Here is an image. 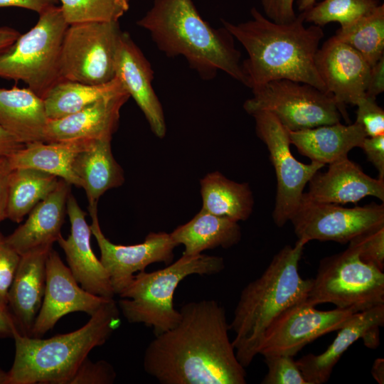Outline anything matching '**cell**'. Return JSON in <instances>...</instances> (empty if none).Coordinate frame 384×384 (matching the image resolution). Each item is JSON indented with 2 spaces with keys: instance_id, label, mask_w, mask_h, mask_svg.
<instances>
[{
  "instance_id": "40",
  "label": "cell",
  "mask_w": 384,
  "mask_h": 384,
  "mask_svg": "<svg viewBox=\"0 0 384 384\" xmlns=\"http://www.w3.org/2000/svg\"><path fill=\"white\" fill-rule=\"evenodd\" d=\"M294 0H260L265 16L277 23H287L297 17Z\"/></svg>"
},
{
  "instance_id": "15",
  "label": "cell",
  "mask_w": 384,
  "mask_h": 384,
  "mask_svg": "<svg viewBox=\"0 0 384 384\" xmlns=\"http://www.w3.org/2000/svg\"><path fill=\"white\" fill-rule=\"evenodd\" d=\"M108 300L80 287L69 267L52 248L46 260L43 299L30 336L41 338L68 314L82 311L91 316Z\"/></svg>"
},
{
  "instance_id": "29",
  "label": "cell",
  "mask_w": 384,
  "mask_h": 384,
  "mask_svg": "<svg viewBox=\"0 0 384 384\" xmlns=\"http://www.w3.org/2000/svg\"><path fill=\"white\" fill-rule=\"evenodd\" d=\"M200 186L204 210L236 222L250 216L254 198L248 183L235 182L213 171L201 180Z\"/></svg>"
},
{
  "instance_id": "2",
  "label": "cell",
  "mask_w": 384,
  "mask_h": 384,
  "mask_svg": "<svg viewBox=\"0 0 384 384\" xmlns=\"http://www.w3.org/2000/svg\"><path fill=\"white\" fill-rule=\"evenodd\" d=\"M250 14L252 19L238 24L222 20L247 51L242 62L245 85L254 90L272 80L287 79L328 93L315 65L324 35L321 27H306L304 12L287 23H275L254 7Z\"/></svg>"
},
{
  "instance_id": "17",
  "label": "cell",
  "mask_w": 384,
  "mask_h": 384,
  "mask_svg": "<svg viewBox=\"0 0 384 384\" xmlns=\"http://www.w3.org/2000/svg\"><path fill=\"white\" fill-rule=\"evenodd\" d=\"M66 210L70 233L66 239L60 235L57 242L65 255L69 269L82 289L107 299H113L115 293L109 275L90 245L92 231L85 220L86 213L71 193Z\"/></svg>"
},
{
  "instance_id": "45",
  "label": "cell",
  "mask_w": 384,
  "mask_h": 384,
  "mask_svg": "<svg viewBox=\"0 0 384 384\" xmlns=\"http://www.w3.org/2000/svg\"><path fill=\"white\" fill-rule=\"evenodd\" d=\"M24 145L0 127V156L9 157Z\"/></svg>"
},
{
  "instance_id": "50",
  "label": "cell",
  "mask_w": 384,
  "mask_h": 384,
  "mask_svg": "<svg viewBox=\"0 0 384 384\" xmlns=\"http://www.w3.org/2000/svg\"><path fill=\"white\" fill-rule=\"evenodd\" d=\"M0 384H7V373L0 368Z\"/></svg>"
},
{
  "instance_id": "31",
  "label": "cell",
  "mask_w": 384,
  "mask_h": 384,
  "mask_svg": "<svg viewBox=\"0 0 384 384\" xmlns=\"http://www.w3.org/2000/svg\"><path fill=\"white\" fill-rule=\"evenodd\" d=\"M125 90L120 80L90 85L70 80L56 83L43 99L48 119H57L77 112L94 102Z\"/></svg>"
},
{
  "instance_id": "18",
  "label": "cell",
  "mask_w": 384,
  "mask_h": 384,
  "mask_svg": "<svg viewBox=\"0 0 384 384\" xmlns=\"http://www.w3.org/2000/svg\"><path fill=\"white\" fill-rule=\"evenodd\" d=\"M383 324L384 304L353 314L323 353H309L296 361L305 380L309 384L326 383L343 354L361 338L368 348H377Z\"/></svg>"
},
{
  "instance_id": "44",
  "label": "cell",
  "mask_w": 384,
  "mask_h": 384,
  "mask_svg": "<svg viewBox=\"0 0 384 384\" xmlns=\"http://www.w3.org/2000/svg\"><path fill=\"white\" fill-rule=\"evenodd\" d=\"M58 0H0V7L16 6L37 12L38 14L56 6Z\"/></svg>"
},
{
  "instance_id": "30",
  "label": "cell",
  "mask_w": 384,
  "mask_h": 384,
  "mask_svg": "<svg viewBox=\"0 0 384 384\" xmlns=\"http://www.w3.org/2000/svg\"><path fill=\"white\" fill-rule=\"evenodd\" d=\"M59 178L31 169H11L8 180L6 218L20 223L33 208L56 188Z\"/></svg>"
},
{
  "instance_id": "22",
  "label": "cell",
  "mask_w": 384,
  "mask_h": 384,
  "mask_svg": "<svg viewBox=\"0 0 384 384\" xmlns=\"http://www.w3.org/2000/svg\"><path fill=\"white\" fill-rule=\"evenodd\" d=\"M308 183L303 196L315 202L355 203L369 196L384 201V180L369 176L348 157L330 164L324 173L318 171Z\"/></svg>"
},
{
  "instance_id": "49",
  "label": "cell",
  "mask_w": 384,
  "mask_h": 384,
  "mask_svg": "<svg viewBox=\"0 0 384 384\" xmlns=\"http://www.w3.org/2000/svg\"><path fill=\"white\" fill-rule=\"evenodd\" d=\"M317 0H298V9L303 12L311 8Z\"/></svg>"
},
{
  "instance_id": "12",
  "label": "cell",
  "mask_w": 384,
  "mask_h": 384,
  "mask_svg": "<svg viewBox=\"0 0 384 384\" xmlns=\"http://www.w3.org/2000/svg\"><path fill=\"white\" fill-rule=\"evenodd\" d=\"M295 235L311 240L348 243L360 233L384 225V205L343 207L339 204L310 201L303 195L291 217Z\"/></svg>"
},
{
  "instance_id": "24",
  "label": "cell",
  "mask_w": 384,
  "mask_h": 384,
  "mask_svg": "<svg viewBox=\"0 0 384 384\" xmlns=\"http://www.w3.org/2000/svg\"><path fill=\"white\" fill-rule=\"evenodd\" d=\"M287 132L291 144L301 154L324 165L347 158L348 152L361 147L367 137L356 122L348 125L338 122Z\"/></svg>"
},
{
  "instance_id": "46",
  "label": "cell",
  "mask_w": 384,
  "mask_h": 384,
  "mask_svg": "<svg viewBox=\"0 0 384 384\" xmlns=\"http://www.w3.org/2000/svg\"><path fill=\"white\" fill-rule=\"evenodd\" d=\"M16 329L17 326L9 309L0 306V335L13 337Z\"/></svg>"
},
{
  "instance_id": "13",
  "label": "cell",
  "mask_w": 384,
  "mask_h": 384,
  "mask_svg": "<svg viewBox=\"0 0 384 384\" xmlns=\"http://www.w3.org/2000/svg\"><path fill=\"white\" fill-rule=\"evenodd\" d=\"M351 309L335 308L321 311L305 302L289 308L267 329L258 354L294 356L316 338L338 331L355 314Z\"/></svg>"
},
{
  "instance_id": "47",
  "label": "cell",
  "mask_w": 384,
  "mask_h": 384,
  "mask_svg": "<svg viewBox=\"0 0 384 384\" xmlns=\"http://www.w3.org/2000/svg\"><path fill=\"white\" fill-rule=\"evenodd\" d=\"M21 33L16 29L0 27V55L5 52L18 38Z\"/></svg>"
},
{
  "instance_id": "25",
  "label": "cell",
  "mask_w": 384,
  "mask_h": 384,
  "mask_svg": "<svg viewBox=\"0 0 384 384\" xmlns=\"http://www.w3.org/2000/svg\"><path fill=\"white\" fill-rule=\"evenodd\" d=\"M48 122L43 98L28 87L0 88V127L22 144L45 142Z\"/></svg>"
},
{
  "instance_id": "14",
  "label": "cell",
  "mask_w": 384,
  "mask_h": 384,
  "mask_svg": "<svg viewBox=\"0 0 384 384\" xmlns=\"http://www.w3.org/2000/svg\"><path fill=\"white\" fill-rule=\"evenodd\" d=\"M92 218V233L100 250V261L106 270L115 294L132 282L134 273L144 271L153 263L169 265L174 259V250L178 246L166 232H151L144 242L132 245H116L103 234L98 220L97 207L88 208Z\"/></svg>"
},
{
  "instance_id": "48",
  "label": "cell",
  "mask_w": 384,
  "mask_h": 384,
  "mask_svg": "<svg viewBox=\"0 0 384 384\" xmlns=\"http://www.w3.org/2000/svg\"><path fill=\"white\" fill-rule=\"evenodd\" d=\"M371 374L373 378L379 383H384V359L376 358L371 368Z\"/></svg>"
},
{
  "instance_id": "34",
  "label": "cell",
  "mask_w": 384,
  "mask_h": 384,
  "mask_svg": "<svg viewBox=\"0 0 384 384\" xmlns=\"http://www.w3.org/2000/svg\"><path fill=\"white\" fill-rule=\"evenodd\" d=\"M68 24L90 21H118L131 0H58Z\"/></svg>"
},
{
  "instance_id": "38",
  "label": "cell",
  "mask_w": 384,
  "mask_h": 384,
  "mask_svg": "<svg viewBox=\"0 0 384 384\" xmlns=\"http://www.w3.org/2000/svg\"><path fill=\"white\" fill-rule=\"evenodd\" d=\"M376 98L365 96L357 104L356 120L367 137L384 134V111Z\"/></svg>"
},
{
  "instance_id": "37",
  "label": "cell",
  "mask_w": 384,
  "mask_h": 384,
  "mask_svg": "<svg viewBox=\"0 0 384 384\" xmlns=\"http://www.w3.org/2000/svg\"><path fill=\"white\" fill-rule=\"evenodd\" d=\"M116 376L108 362L101 360L93 363L86 358L67 384H112Z\"/></svg>"
},
{
  "instance_id": "20",
  "label": "cell",
  "mask_w": 384,
  "mask_h": 384,
  "mask_svg": "<svg viewBox=\"0 0 384 384\" xmlns=\"http://www.w3.org/2000/svg\"><path fill=\"white\" fill-rule=\"evenodd\" d=\"M129 97L122 90L66 117L48 119L45 142L112 139L118 127L120 110Z\"/></svg>"
},
{
  "instance_id": "4",
  "label": "cell",
  "mask_w": 384,
  "mask_h": 384,
  "mask_svg": "<svg viewBox=\"0 0 384 384\" xmlns=\"http://www.w3.org/2000/svg\"><path fill=\"white\" fill-rule=\"evenodd\" d=\"M307 242L298 239L285 245L272 258L263 273L242 290L230 324L237 358L244 367L258 354L263 335L284 311L306 302L312 279L299 273V263Z\"/></svg>"
},
{
  "instance_id": "16",
  "label": "cell",
  "mask_w": 384,
  "mask_h": 384,
  "mask_svg": "<svg viewBox=\"0 0 384 384\" xmlns=\"http://www.w3.org/2000/svg\"><path fill=\"white\" fill-rule=\"evenodd\" d=\"M315 65L327 92L348 116L346 105H356L366 96L370 65L357 50L334 36L318 49Z\"/></svg>"
},
{
  "instance_id": "28",
  "label": "cell",
  "mask_w": 384,
  "mask_h": 384,
  "mask_svg": "<svg viewBox=\"0 0 384 384\" xmlns=\"http://www.w3.org/2000/svg\"><path fill=\"white\" fill-rule=\"evenodd\" d=\"M170 235L177 245L184 247L183 255H195L206 250L233 247L240 242L241 230L238 222L201 208L191 220L175 228Z\"/></svg>"
},
{
  "instance_id": "26",
  "label": "cell",
  "mask_w": 384,
  "mask_h": 384,
  "mask_svg": "<svg viewBox=\"0 0 384 384\" xmlns=\"http://www.w3.org/2000/svg\"><path fill=\"white\" fill-rule=\"evenodd\" d=\"M111 141L90 140L73 162V171L86 193L88 208L97 207L100 198L107 191L124 182V171L113 156Z\"/></svg>"
},
{
  "instance_id": "41",
  "label": "cell",
  "mask_w": 384,
  "mask_h": 384,
  "mask_svg": "<svg viewBox=\"0 0 384 384\" xmlns=\"http://www.w3.org/2000/svg\"><path fill=\"white\" fill-rule=\"evenodd\" d=\"M368 160L378 171V178L384 180V134L366 137L361 147Z\"/></svg>"
},
{
  "instance_id": "9",
  "label": "cell",
  "mask_w": 384,
  "mask_h": 384,
  "mask_svg": "<svg viewBox=\"0 0 384 384\" xmlns=\"http://www.w3.org/2000/svg\"><path fill=\"white\" fill-rule=\"evenodd\" d=\"M244 110L252 114L268 112L288 130L297 131L340 122L346 116L334 97L318 88L287 79L270 81L252 90Z\"/></svg>"
},
{
  "instance_id": "35",
  "label": "cell",
  "mask_w": 384,
  "mask_h": 384,
  "mask_svg": "<svg viewBox=\"0 0 384 384\" xmlns=\"http://www.w3.org/2000/svg\"><path fill=\"white\" fill-rule=\"evenodd\" d=\"M348 243V247L353 249L363 262L383 271L384 225L360 233Z\"/></svg>"
},
{
  "instance_id": "27",
  "label": "cell",
  "mask_w": 384,
  "mask_h": 384,
  "mask_svg": "<svg viewBox=\"0 0 384 384\" xmlns=\"http://www.w3.org/2000/svg\"><path fill=\"white\" fill-rule=\"evenodd\" d=\"M89 141L32 142L25 144L7 159L11 169L31 168L40 170L81 188L73 165L77 155Z\"/></svg>"
},
{
  "instance_id": "1",
  "label": "cell",
  "mask_w": 384,
  "mask_h": 384,
  "mask_svg": "<svg viewBox=\"0 0 384 384\" xmlns=\"http://www.w3.org/2000/svg\"><path fill=\"white\" fill-rule=\"evenodd\" d=\"M179 311L177 325L146 348L144 371L161 384H245L224 307L203 299L184 304Z\"/></svg>"
},
{
  "instance_id": "23",
  "label": "cell",
  "mask_w": 384,
  "mask_h": 384,
  "mask_svg": "<svg viewBox=\"0 0 384 384\" xmlns=\"http://www.w3.org/2000/svg\"><path fill=\"white\" fill-rule=\"evenodd\" d=\"M50 250L21 255L8 296V308L19 333L31 336L42 305L46 281V260Z\"/></svg>"
},
{
  "instance_id": "7",
  "label": "cell",
  "mask_w": 384,
  "mask_h": 384,
  "mask_svg": "<svg viewBox=\"0 0 384 384\" xmlns=\"http://www.w3.org/2000/svg\"><path fill=\"white\" fill-rule=\"evenodd\" d=\"M38 15L36 25L0 55V78L23 81L43 99L62 80L61 48L69 24L60 6H52Z\"/></svg>"
},
{
  "instance_id": "21",
  "label": "cell",
  "mask_w": 384,
  "mask_h": 384,
  "mask_svg": "<svg viewBox=\"0 0 384 384\" xmlns=\"http://www.w3.org/2000/svg\"><path fill=\"white\" fill-rule=\"evenodd\" d=\"M71 186L60 178L53 192L28 214L24 223L5 238L6 242L20 256L52 249L53 243L61 235Z\"/></svg>"
},
{
  "instance_id": "5",
  "label": "cell",
  "mask_w": 384,
  "mask_h": 384,
  "mask_svg": "<svg viewBox=\"0 0 384 384\" xmlns=\"http://www.w3.org/2000/svg\"><path fill=\"white\" fill-rule=\"evenodd\" d=\"M119 313L112 299L73 332L43 339L16 329L15 356L7 384H67L90 352L102 346L119 327Z\"/></svg>"
},
{
  "instance_id": "3",
  "label": "cell",
  "mask_w": 384,
  "mask_h": 384,
  "mask_svg": "<svg viewBox=\"0 0 384 384\" xmlns=\"http://www.w3.org/2000/svg\"><path fill=\"white\" fill-rule=\"evenodd\" d=\"M137 25L149 32L159 50L183 56L202 78L222 70L245 84L234 38L224 27L215 29L206 22L192 0H154Z\"/></svg>"
},
{
  "instance_id": "11",
  "label": "cell",
  "mask_w": 384,
  "mask_h": 384,
  "mask_svg": "<svg viewBox=\"0 0 384 384\" xmlns=\"http://www.w3.org/2000/svg\"><path fill=\"white\" fill-rule=\"evenodd\" d=\"M250 115L255 119L257 136L266 145L275 171L277 193L272 218L277 227H282L297 210L306 184L325 165L297 160L290 150L287 129L274 115L265 111Z\"/></svg>"
},
{
  "instance_id": "39",
  "label": "cell",
  "mask_w": 384,
  "mask_h": 384,
  "mask_svg": "<svg viewBox=\"0 0 384 384\" xmlns=\"http://www.w3.org/2000/svg\"><path fill=\"white\" fill-rule=\"evenodd\" d=\"M21 256L0 234V306L8 308L9 292L14 278Z\"/></svg>"
},
{
  "instance_id": "43",
  "label": "cell",
  "mask_w": 384,
  "mask_h": 384,
  "mask_svg": "<svg viewBox=\"0 0 384 384\" xmlns=\"http://www.w3.org/2000/svg\"><path fill=\"white\" fill-rule=\"evenodd\" d=\"M11 171L7 157L0 156V223L6 218L8 180Z\"/></svg>"
},
{
  "instance_id": "10",
  "label": "cell",
  "mask_w": 384,
  "mask_h": 384,
  "mask_svg": "<svg viewBox=\"0 0 384 384\" xmlns=\"http://www.w3.org/2000/svg\"><path fill=\"white\" fill-rule=\"evenodd\" d=\"M122 33L118 21L69 24L61 48V80L90 85L112 80Z\"/></svg>"
},
{
  "instance_id": "19",
  "label": "cell",
  "mask_w": 384,
  "mask_h": 384,
  "mask_svg": "<svg viewBox=\"0 0 384 384\" xmlns=\"http://www.w3.org/2000/svg\"><path fill=\"white\" fill-rule=\"evenodd\" d=\"M143 114L154 135L165 137L166 125L161 104L152 86L154 72L140 48L127 32L122 33L116 75Z\"/></svg>"
},
{
  "instance_id": "32",
  "label": "cell",
  "mask_w": 384,
  "mask_h": 384,
  "mask_svg": "<svg viewBox=\"0 0 384 384\" xmlns=\"http://www.w3.org/2000/svg\"><path fill=\"white\" fill-rule=\"evenodd\" d=\"M334 36L357 50L371 67L384 56V4L341 27Z\"/></svg>"
},
{
  "instance_id": "6",
  "label": "cell",
  "mask_w": 384,
  "mask_h": 384,
  "mask_svg": "<svg viewBox=\"0 0 384 384\" xmlns=\"http://www.w3.org/2000/svg\"><path fill=\"white\" fill-rule=\"evenodd\" d=\"M225 268L223 258L198 254L183 255L164 269L139 272L121 292L117 303L129 323L143 324L152 329L155 336L177 325L181 313L174 306L175 291L190 275H212Z\"/></svg>"
},
{
  "instance_id": "42",
  "label": "cell",
  "mask_w": 384,
  "mask_h": 384,
  "mask_svg": "<svg viewBox=\"0 0 384 384\" xmlns=\"http://www.w3.org/2000/svg\"><path fill=\"white\" fill-rule=\"evenodd\" d=\"M384 90V56L370 67L366 95L376 98Z\"/></svg>"
},
{
  "instance_id": "33",
  "label": "cell",
  "mask_w": 384,
  "mask_h": 384,
  "mask_svg": "<svg viewBox=\"0 0 384 384\" xmlns=\"http://www.w3.org/2000/svg\"><path fill=\"white\" fill-rule=\"evenodd\" d=\"M378 0H324L303 11L305 22L320 27L331 22L346 26L373 11Z\"/></svg>"
},
{
  "instance_id": "8",
  "label": "cell",
  "mask_w": 384,
  "mask_h": 384,
  "mask_svg": "<svg viewBox=\"0 0 384 384\" xmlns=\"http://www.w3.org/2000/svg\"><path fill=\"white\" fill-rule=\"evenodd\" d=\"M305 302L314 306L329 303L356 313L384 304L383 271L363 262L348 247L320 261Z\"/></svg>"
},
{
  "instance_id": "36",
  "label": "cell",
  "mask_w": 384,
  "mask_h": 384,
  "mask_svg": "<svg viewBox=\"0 0 384 384\" xmlns=\"http://www.w3.org/2000/svg\"><path fill=\"white\" fill-rule=\"evenodd\" d=\"M267 372L262 384H309L293 356L270 355L264 356Z\"/></svg>"
}]
</instances>
